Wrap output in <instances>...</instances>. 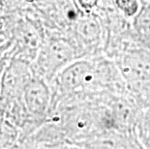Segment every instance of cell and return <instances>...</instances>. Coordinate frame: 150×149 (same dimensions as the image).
I'll return each mask as SVG.
<instances>
[{
  "mask_svg": "<svg viewBox=\"0 0 150 149\" xmlns=\"http://www.w3.org/2000/svg\"><path fill=\"white\" fill-rule=\"evenodd\" d=\"M136 27L142 40L150 46V5L143 8L137 17Z\"/></svg>",
  "mask_w": 150,
  "mask_h": 149,
  "instance_id": "5",
  "label": "cell"
},
{
  "mask_svg": "<svg viewBox=\"0 0 150 149\" xmlns=\"http://www.w3.org/2000/svg\"><path fill=\"white\" fill-rule=\"evenodd\" d=\"M78 4L81 8H82L83 10H91L96 6L100 0H76Z\"/></svg>",
  "mask_w": 150,
  "mask_h": 149,
  "instance_id": "7",
  "label": "cell"
},
{
  "mask_svg": "<svg viewBox=\"0 0 150 149\" xmlns=\"http://www.w3.org/2000/svg\"><path fill=\"white\" fill-rule=\"evenodd\" d=\"M119 10L127 17H132L139 11L138 0H114Z\"/></svg>",
  "mask_w": 150,
  "mask_h": 149,
  "instance_id": "6",
  "label": "cell"
},
{
  "mask_svg": "<svg viewBox=\"0 0 150 149\" xmlns=\"http://www.w3.org/2000/svg\"><path fill=\"white\" fill-rule=\"evenodd\" d=\"M22 101L31 123L41 125L43 121H46L52 105L50 83L34 75L25 85Z\"/></svg>",
  "mask_w": 150,
  "mask_h": 149,
  "instance_id": "2",
  "label": "cell"
},
{
  "mask_svg": "<svg viewBox=\"0 0 150 149\" xmlns=\"http://www.w3.org/2000/svg\"><path fill=\"white\" fill-rule=\"evenodd\" d=\"M119 69L130 84L150 82V53L145 50L129 52L119 61Z\"/></svg>",
  "mask_w": 150,
  "mask_h": 149,
  "instance_id": "3",
  "label": "cell"
},
{
  "mask_svg": "<svg viewBox=\"0 0 150 149\" xmlns=\"http://www.w3.org/2000/svg\"><path fill=\"white\" fill-rule=\"evenodd\" d=\"M76 49L68 39L60 36L44 39L37 56L31 63L35 76L52 81L60 71L74 61Z\"/></svg>",
  "mask_w": 150,
  "mask_h": 149,
  "instance_id": "1",
  "label": "cell"
},
{
  "mask_svg": "<svg viewBox=\"0 0 150 149\" xmlns=\"http://www.w3.org/2000/svg\"><path fill=\"white\" fill-rule=\"evenodd\" d=\"M11 57H12V49L10 52H8L6 54H4L0 57V81H1V77H2L3 72H4V69L6 66H7L9 60H10Z\"/></svg>",
  "mask_w": 150,
  "mask_h": 149,
  "instance_id": "8",
  "label": "cell"
},
{
  "mask_svg": "<svg viewBox=\"0 0 150 149\" xmlns=\"http://www.w3.org/2000/svg\"><path fill=\"white\" fill-rule=\"evenodd\" d=\"M18 130L5 114L0 112V148L11 147L18 141Z\"/></svg>",
  "mask_w": 150,
  "mask_h": 149,
  "instance_id": "4",
  "label": "cell"
}]
</instances>
